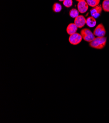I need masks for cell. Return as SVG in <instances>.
<instances>
[{
    "label": "cell",
    "mask_w": 109,
    "mask_h": 123,
    "mask_svg": "<svg viewBox=\"0 0 109 123\" xmlns=\"http://www.w3.org/2000/svg\"><path fill=\"white\" fill-rule=\"evenodd\" d=\"M106 43L107 37H95L92 42L89 43V45L93 49L101 50L105 48Z\"/></svg>",
    "instance_id": "1"
},
{
    "label": "cell",
    "mask_w": 109,
    "mask_h": 123,
    "mask_svg": "<svg viewBox=\"0 0 109 123\" xmlns=\"http://www.w3.org/2000/svg\"><path fill=\"white\" fill-rule=\"evenodd\" d=\"M80 34L82 35L83 39L88 42H92L95 38V36L90 29L85 28L81 30Z\"/></svg>",
    "instance_id": "2"
},
{
    "label": "cell",
    "mask_w": 109,
    "mask_h": 123,
    "mask_svg": "<svg viewBox=\"0 0 109 123\" xmlns=\"http://www.w3.org/2000/svg\"><path fill=\"white\" fill-rule=\"evenodd\" d=\"M62 9V6L61 4L58 3H55L52 6V10L54 12L58 13L60 12Z\"/></svg>",
    "instance_id": "11"
},
{
    "label": "cell",
    "mask_w": 109,
    "mask_h": 123,
    "mask_svg": "<svg viewBox=\"0 0 109 123\" xmlns=\"http://www.w3.org/2000/svg\"><path fill=\"white\" fill-rule=\"evenodd\" d=\"M93 34L96 37H104L106 33V29L102 24H99L93 31Z\"/></svg>",
    "instance_id": "4"
},
{
    "label": "cell",
    "mask_w": 109,
    "mask_h": 123,
    "mask_svg": "<svg viewBox=\"0 0 109 123\" xmlns=\"http://www.w3.org/2000/svg\"><path fill=\"white\" fill-rule=\"evenodd\" d=\"M88 4L91 7H95L99 5L100 0H86Z\"/></svg>",
    "instance_id": "12"
},
{
    "label": "cell",
    "mask_w": 109,
    "mask_h": 123,
    "mask_svg": "<svg viewBox=\"0 0 109 123\" xmlns=\"http://www.w3.org/2000/svg\"><path fill=\"white\" fill-rule=\"evenodd\" d=\"M78 27L76 26L75 23H70L68 26L66 31L67 33L70 35L76 32L77 31Z\"/></svg>",
    "instance_id": "8"
},
{
    "label": "cell",
    "mask_w": 109,
    "mask_h": 123,
    "mask_svg": "<svg viewBox=\"0 0 109 123\" xmlns=\"http://www.w3.org/2000/svg\"><path fill=\"white\" fill-rule=\"evenodd\" d=\"M74 23L78 28L81 29L86 25V19L83 15H78L75 19Z\"/></svg>",
    "instance_id": "5"
},
{
    "label": "cell",
    "mask_w": 109,
    "mask_h": 123,
    "mask_svg": "<svg viewBox=\"0 0 109 123\" xmlns=\"http://www.w3.org/2000/svg\"><path fill=\"white\" fill-rule=\"evenodd\" d=\"M82 39L83 38L81 34L76 32L73 34L69 35V41L71 45H77L81 42Z\"/></svg>",
    "instance_id": "3"
},
{
    "label": "cell",
    "mask_w": 109,
    "mask_h": 123,
    "mask_svg": "<svg viewBox=\"0 0 109 123\" xmlns=\"http://www.w3.org/2000/svg\"><path fill=\"white\" fill-rule=\"evenodd\" d=\"M89 5L86 1L78 2L77 4V9L81 13H84L87 11L89 8Z\"/></svg>",
    "instance_id": "7"
},
{
    "label": "cell",
    "mask_w": 109,
    "mask_h": 123,
    "mask_svg": "<svg viewBox=\"0 0 109 123\" xmlns=\"http://www.w3.org/2000/svg\"><path fill=\"white\" fill-rule=\"evenodd\" d=\"M79 12L78 9L76 8H72L70 10L69 12V16L72 18H75L79 15Z\"/></svg>",
    "instance_id": "10"
},
{
    "label": "cell",
    "mask_w": 109,
    "mask_h": 123,
    "mask_svg": "<svg viewBox=\"0 0 109 123\" xmlns=\"http://www.w3.org/2000/svg\"><path fill=\"white\" fill-rule=\"evenodd\" d=\"M59 1L60 2H63L64 1H65V0H59Z\"/></svg>",
    "instance_id": "16"
},
{
    "label": "cell",
    "mask_w": 109,
    "mask_h": 123,
    "mask_svg": "<svg viewBox=\"0 0 109 123\" xmlns=\"http://www.w3.org/2000/svg\"><path fill=\"white\" fill-rule=\"evenodd\" d=\"M102 9V5H98V6L92 7V8L90 10L91 16L95 18H98L101 13Z\"/></svg>",
    "instance_id": "6"
},
{
    "label": "cell",
    "mask_w": 109,
    "mask_h": 123,
    "mask_svg": "<svg viewBox=\"0 0 109 123\" xmlns=\"http://www.w3.org/2000/svg\"><path fill=\"white\" fill-rule=\"evenodd\" d=\"M86 25L89 28H93L96 25V21L94 17L89 16L86 19Z\"/></svg>",
    "instance_id": "9"
},
{
    "label": "cell",
    "mask_w": 109,
    "mask_h": 123,
    "mask_svg": "<svg viewBox=\"0 0 109 123\" xmlns=\"http://www.w3.org/2000/svg\"><path fill=\"white\" fill-rule=\"evenodd\" d=\"M63 4L65 7L69 8L72 6L73 2H72V0H65L63 2Z\"/></svg>",
    "instance_id": "14"
},
{
    "label": "cell",
    "mask_w": 109,
    "mask_h": 123,
    "mask_svg": "<svg viewBox=\"0 0 109 123\" xmlns=\"http://www.w3.org/2000/svg\"><path fill=\"white\" fill-rule=\"evenodd\" d=\"M102 6L104 11L109 12V0H104L102 4Z\"/></svg>",
    "instance_id": "13"
},
{
    "label": "cell",
    "mask_w": 109,
    "mask_h": 123,
    "mask_svg": "<svg viewBox=\"0 0 109 123\" xmlns=\"http://www.w3.org/2000/svg\"><path fill=\"white\" fill-rule=\"evenodd\" d=\"M77 2H80V1H86V0H76Z\"/></svg>",
    "instance_id": "15"
}]
</instances>
